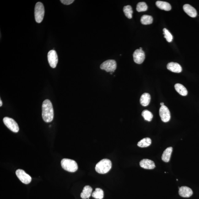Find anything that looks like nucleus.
<instances>
[{
    "label": "nucleus",
    "instance_id": "24",
    "mask_svg": "<svg viewBox=\"0 0 199 199\" xmlns=\"http://www.w3.org/2000/svg\"><path fill=\"white\" fill-rule=\"evenodd\" d=\"M142 115L145 120L148 121H151L153 118L152 113L147 110L143 111L142 113Z\"/></svg>",
    "mask_w": 199,
    "mask_h": 199
},
{
    "label": "nucleus",
    "instance_id": "25",
    "mask_svg": "<svg viewBox=\"0 0 199 199\" xmlns=\"http://www.w3.org/2000/svg\"><path fill=\"white\" fill-rule=\"evenodd\" d=\"M148 7L146 3L140 2L138 3L136 6V10L138 12H145L147 10Z\"/></svg>",
    "mask_w": 199,
    "mask_h": 199
},
{
    "label": "nucleus",
    "instance_id": "2",
    "mask_svg": "<svg viewBox=\"0 0 199 199\" xmlns=\"http://www.w3.org/2000/svg\"><path fill=\"white\" fill-rule=\"evenodd\" d=\"M112 167V163L110 160L103 159L96 164V171L100 174H105L110 170Z\"/></svg>",
    "mask_w": 199,
    "mask_h": 199
},
{
    "label": "nucleus",
    "instance_id": "18",
    "mask_svg": "<svg viewBox=\"0 0 199 199\" xmlns=\"http://www.w3.org/2000/svg\"><path fill=\"white\" fill-rule=\"evenodd\" d=\"M156 6L160 10L165 11H169L171 10V5L166 2L157 1L156 3Z\"/></svg>",
    "mask_w": 199,
    "mask_h": 199
},
{
    "label": "nucleus",
    "instance_id": "11",
    "mask_svg": "<svg viewBox=\"0 0 199 199\" xmlns=\"http://www.w3.org/2000/svg\"><path fill=\"white\" fill-rule=\"evenodd\" d=\"M179 194L184 198H189L192 195L193 192L190 188L186 186H182L179 189Z\"/></svg>",
    "mask_w": 199,
    "mask_h": 199
},
{
    "label": "nucleus",
    "instance_id": "7",
    "mask_svg": "<svg viewBox=\"0 0 199 199\" xmlns=\"http://www.w3.org/2000/svg\"><path fill=\"white\" fill-rule=\"evenodd\" d=\"M16 174L21 181L25 184H28L32 181V178L24 171L21 169H18L16 171Z\"/></svg>",
    "mask_w": 199,
    "mask_h": 199
},
{
    "label": "nucleus",
    "instance_id": "14",
    "mask_svg": "<svg viewBox=\"0 0 199 199\" xmlns=\"http://www.w3.org/2000/svg\"><path fill=\"white\" fill-rule=\"evenodd\" d=\"M167 67L168 69L174 73H180L182 71L181 66L178 63L171 62L167 64Z\"/></svg>",
    "mask_w": 199,
    "mask_h": 199
},
{
    "label": "nucleus",
    "instance_id": "5",
    "mask_svg": "<svg viewBox=\"0 0 199 199\" xmlns=\"http://www.w3.org/2000/svg\"><path fill=\"white\" fill-rule=\"evenodd\" d=\"M100 68L107 72H114L117 68L116 62L114 60H107L100 65Z\"/></svg>",
    "mask_w": 199,
    "mask_h": 199
},
{
    "label": "nucleus",
    "instance_id": "3",
    "mask_svg": "<svg viewBox=\"0 0 199 199\" xmlns=\"http://www.w3.org/2000/svg\"><path fill=\"white\" fill-rule=\"evenodd\" d=\"M61 165L63 169L69 172H75L78 169V166L76 162L70 159H63L61 161Z\"/></svg>",
    "mask_w": 199,
    "mask_h": 199
},
{
    "label": "nucleus",
    "instance_id": "27",
    "mask_svg": "<svg viewBox=\"0 0 199 199\" xmlns=\"http://www.w3.org/2000/svg\"><path fill=\"white\" fill-rule=\"evenodd\" d=\"M74 0H61L62 3L65 5H69L74 2Z\"/></svg>",
    "mask_w": 199,
    "mask_h": 199
},
{
    "label": "nucleus",
    "instance_id": "9",
    "mask_svg": "<svg viewBox=\"0 0 199 199\" xmlns=\"http://www.w3.org/2000/svg\"><path fill=\"white\" fill-rule=\"evenodd\" d=\"M48 59L50 67L55 68L58 63V57L55 51L52 50L48 52Z\"/></svg>",
    "mask_w": 199,
    "mask_h": 199
},
{
    "label": "nucleus",
    "instance_id": "13",
    "mask_svg": "<svg viewBox=\"0 0 199 199\" xmlns=\"http://www.w3.org/2000/svg\"><path fill=\"white\" fill-rule=\"evenodd\" d=\"M184 11L191 17H196L197 13L195 9L189 4L184 5L183 7Z\"/></svg>",
    "mask_w": 199,
    "mask_h": 199
},
{
    "label": "nucleus",
    "instance_id": "17",
    "mask_svg": "<svg viewBox=\"0 0 199 199\" xmlns=\"http://www.w3.org/2000/svg\"><path fill=\"white\" fill-rule=\"evenodd\" d=\"M151 96L148 93H144L140 97V103L144 106H147L151 101Z\"/></svg>",
    "mask_w": 199,
    "mask_h": 199
},
{
    "label": "nucleus",
    "instance_id": "15",
    "mask_svg": "<svg viewBox=\"0 0 199 199\" xmlns=\"http://www.w3.org/2000/svg\"><path fill=\"white\" fill-rule=\"evenodd\" d=\"M92 188L90 186H85L84 187L82 192L81 193V198L83 199H89L91 195H92Z\"/></svg>",
    "mask_w": 199,
    "mask_h": 199
},
{
    "label": "nucleus",
    "instance_id": "28",
    "mask_svg": "<svg viewBox=\"0 0 199 199\" xmlns=\"http://www.w3.org/2000/svg\"><path fill=\"white\" fill-rule=\"evenodd\" d=\"M0 106L1 107L2 106V101H1V100H0Z\"/></svg>",
    "mask_w": 199,
    "mask_h": 199
},
{
    "label": "nucleus",
    "instance_id": "12",
    "mask_svg": "<svg viewBox=\"0 0 199 199\" xmlns=\"http://www.w3.org/2000/svg\"><path fill=\"white\" fill-rule=\"evenodd\" d=\"M140 166L146 169H153L155 167L154 162L148 159H144L140 162Z\"/></svg>",
    "mask_w": 199,
    "mask_h": 199
},
{
    "label": "nucleus",
    "instance_id": "10",
    "mask_svg": "<svg viewBox=\"0 0 199 199\" xmlns=\"http://www.w3.org/2000/svg\"><path fill=\"white\" fill-rule=\"evenodd\" d=\"M134 61L136 63L141 64L145 59V52L140 49H137L135 51L133 55Z\"/></svg>",
    "mask_w": 199,
    "mask_h": 199
},
{
    "label": "nucleus",
    "instance_id": "20",
    "mask_svg": "<svg viewBox=\"0 0 199 199\" xmlns=\"http://www.w3.org/2000/svg\"><path fill=\"white\" fill-rule=\"evenodd\" d=\"M151 141L150 138H146L139 142L137 145L138 147H147L151 145Z\"/></svg>",
    "mask_w": 199,
    "mask_h": 199
},
{
    "label": "nucleus",
    "instance_id": "26",
    "mask_svg": "<svg viewBox=\"0 0 199 199\" xmlns=\"http://www.w3.org/2000/svg\"><path fill=\"white\" fill-rule=\"evenodd\" d=\"M163 32L164 37L166 39L167 42H168L169 43L171 42L173 39L172 35H171L170 32L166 29L164 28L163 29Z\"/></svg>",
    "mask_w": 199,
    "mask_h": 199
},
{
    "label": "nucleus",
    "instance_id": "8",
    "mask_svg": "<svg viewBox=\"0 0 199 199\" xmlns=\"http://www.w3.org/2000/svg\"><path fill=\"white\" fill-rule=\"evenodd\" d=\"M159 115L162 121L167 123L171 118L170 113L169 109L166 106H162L159 109Z\"/></svg>",
    "mask_w": 199,
    "mask_h": 199
},
{
    "label": "nucleus",
    "instance_id": "21",
    "mask_svg": "<svg viewBox=\"0 0 199 199\" xmlns=\"http://www.w3.org/2000/svg\"><path fill=\"white\" fill-rule=\"evenodd\" d=\"M153 19L151 16L144 15L142 16L140 21L144 25H150L153 23Z\"/></svg>",
    "mask_w": 199,
    "mask_h": 199
},
{
    "label": "nucleus",
    "instance_id": "30",
    "mask_svg": "<svg viewBox=\"0 0 199 199\" xmlns=\"http://www.w3.org/2000/svg\"><path fill=\"white\" fill-rule=\"evenodd\" d=\"M140 50H142V48H141V47H140Z\"/></svg>",
    "mask_w": 199,
    "mask_h": 199
},
{
    "label": "nucleus",
    "instance_id": "19",
    "mask_svg": "<svg viewBox=\"0 0 199 199\" xmlns=\"http://www.w3.org/2000/svg\"><path fill=\"white\" fill-rule=\"evenodd\" d=\"M174 87L177 92L181 95L182 96L187 95L188 94L187 89L183 85L180 83H177L175 84Z\"/></svg>",
    "mask_w": 199,
    "mask_h": 199
},
{
    "label": "nucleus",
    "instance_id": "1",
    "mask_svg": "<svg viewBox=\"0 0 199 199\" xmlns=\"http://www.w3.org/2000/svg\"><path fill=\"white\" fill-rule=\"evenodd\" d=\"M42 116L44 121L47 123H50L53 119V108L50 100H45L43 102Z\"/></svg>",
    "mask_w": 199,
    "mask_h": 199
},
{
    "label": "nucleus",
    "instance_id": "16",
    "mask_svg": "<svg viewBox=\"0 0 199 199\" xmlns=\"http://www.w3.org/2000/svg\"><path fill=\"white\" fill-rule=\"evenodd\" d=\"M173 151V148L170 147L167 148L164 151L162 155V159L163 161L165 162H168L170 160L171 153Z\"/></svg>",
    "mask_w": 199,
    "mask_h": 199
},
{
    "label": "nucleus",
    "instance_id": "23",
    "mask_svg": "<svg viewBox=\"0 0 199 199\" xmlns=\"http://www.w3.org/2000/svg\"><path fill=\"white\" fill-rule=\"evenodd\" d=\"M123 12L125 15L129 19H131L132 17L133 10L131 7L130 5H127L125 6L123 8Z\"/></svg>",
    "mask_w": 199,
    "mask_h": 199
},
{
    "label": "nucleus",
    "instance_id": "22",
    "mask_svg": "<svg viewBox=\"0 0 199 199\" xmlns=\"http://www.w3.org/2000/svg\"><path fill=\"white\" fill-rule=\"evenodd\" d=\"M92 196L96 199H103L104 197V192L100 188H97L95 191L92 193Z\"/></svg>",
    "mask_w": 199,
    "mask_h": 199
},
{
    "label": "nucleus",
    "instance_id": "29",
    "mask_svg": "<svg viewBox=\"0 0 199 199\" xmlns=\"http://www.w3.org/2000/svg\"><path fill=\"white\" fill-rule=\"evenodd\" d=\"M160 105H161V106H163V105H164V103H160Z\"/></svg>",
    "mask_w": 199,
    "mask_h": 199
},
{
    "label": "nucleus",
    "instance_id": "4",
    "mask_svg": "<svg viewBox=\"0 0 199 199\" xmlns=\"http://www.w3.org/2000/svg\"><path fill=\"white\" fill-rule=\"evenodd\" d=\"M44 13V7L43 3L40 2L36 3L34 10L35 18L36 22L41 23L42 21Z\"/></svg>",
    "mask_w": 199,
    "mask_h": 199
},
{
    "label": "nucleus",
    "instance_id": "6",
    "mask_svg": "<svg viewBox=\"0 0 199 199\" xmlns=\"http://www.w3.org/2000/svg\"><path fill=\"white\" fill-rule=\"evenodd\" d=\"M3 122L5 125L12 132L17 133L19 132V126L16 122L12 118L5 117L3 119Z\"/></svg>",
    "mask_w": 199,
    "mask_h": 199
}]
</instances>
